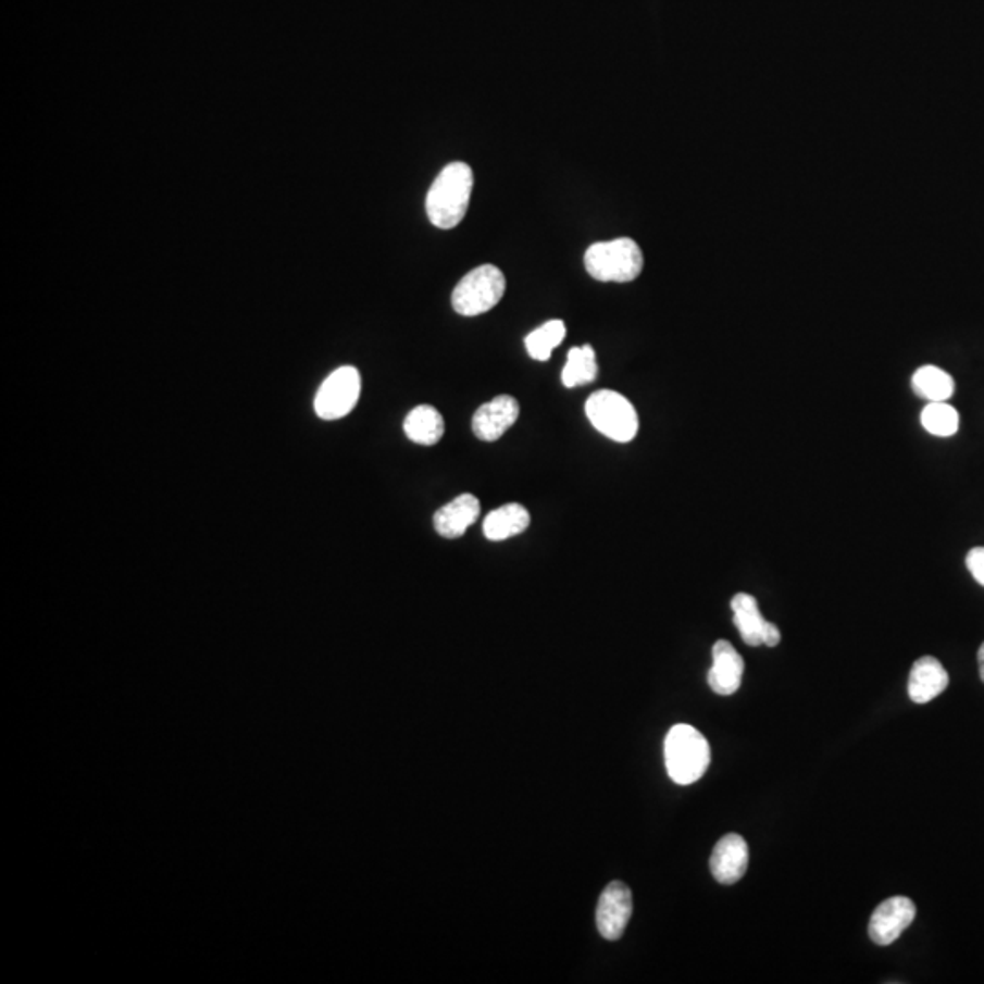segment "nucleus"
Here are the masks:
<instances>
[{"label": "nucleus", "mask_w": 984, "mask_h": 984, "mask_svg": "<svg viewBox=\"0 0 984 984\" xmlns=\"http://www.w3.org/2000/svg\"><path fill=\"white\" fill-rule=\"evenodd\" d=\"M474 175L465 163H450L439 172L427 194V217L436 228L450 231L468 214Z\"/></svg>", "instance_id": "nucleus-1"}, {"label": "nucleus", "mask_w": 984, "mask_h": 984, "mask_svg": "<svg viewBox=\"0 0 984 984\" xmlns=\"http://www.w3.org/2000/svg\"><path fill=\"white\" fill-rule=\"evenodd\" d=\"M665 770L678 786L702 779L711 762V748L702 733L689 724L671 727L664 743Z\"/></svg>", "instance_id": "nucleus-2"}, {"label": "nucleus", "mask_w": 984, "mask_h": 984, "mask_svg": "<svg viewBox=\"0 0 984 984\" xmlns=\"http://www.w3.org/2000/svg\"><path fill=\"white\" fill-rule=\"evenodd\" d=\"M584 263L587 274L597 282L630 283L642 274L644 253L630 237H619L614 241L590 245Z\"/></svg>", "instance_id": "nucleus-3"}, {"label": "nucleus", "mask_w": 984, "mask_h": 984, "mask_svg": "<svg viewBox=\"0 0 984 984\" xmlns=\"http://www.w3.org/2000/svg\"><path fill=\"white\" fill-rule=\"evenodd\" d=\"M585 414L598 433L619 444H630L638 434V414L631 401L614 390H597L585 401Z\"/></svg>", "instance_id": "nucleus-4"}, {"label": "nucleus", "mask_w": 984, "mask_h": 984, "mask_svg": "<svg viewBox=\"0 0 984 984\" xmlns=\"http://www.w3.org/2000/svg\"><path fill=\"white\" fill-rule=\"evenodd\" d=\"M506 288V276L498 266H478L456 285L452 292V309L468 317L485 314L500 303Z\"/></svg>", "instance_id": "nucleus-5"}, {"label": "nucleus", "mask_w": 984, "mask_h": 984, "mask_svg": "<svg viewBox=\"0 0 984 984\" xmlns=\"http://www.w3.org/2000/svg\"><path fill=\"white\" fill-rule=\"evenodd\" d=\"M361 376L354 366H341L321 383L315 394V414L321 420H339L349 414L360 400Z\"/></svg>", "instance_id": "nucleus-6"}, {"label": "nucleus", "mask_w": 984, "mask_h": 984, "mask_svg": "<svg viewBox=\"0 0 984 984\" xmlns=\"http://www.w3.org/2000/svg\"><path fill=\"white\" fill-rule=\"evenodd\" d=\"M917 908L913 900L902 895L892 897L884 900L883 905H879L877 910L873 911L868 926L870 939L879 946L894 945L899 939L913 919H916Z\"/></svg>", "instance_id": "nucleus-7"}, {"label": "nucleus", "mask_w": 984, "mask_h": 984, "mask_svg": "<svg viewBox=\"0 0 984 984\" xmlns=\"http://www.w3.org/2000/svg\"><path fill=\"white\" fill-rule=\"evenodd\" d=\"M633 913V895L627 884L614 881L603 889L597 908L598 932L603 939L616 941L624 935Z\"/></svg>", "instance_id": "nucleus-8"}, {"label": "nucleus", "mask_w": 984, "mask_h": 984, "mask_svg": "<svg viewBox=\"0 0 984 984\" xmlns=\"http://www.w3.org/2000/svg\"><path fill=\"white\" fill-rule=\"evenodd\" d=\"M733 622L748 646H779L781 631L762 616L757 598L738 593L732 600Z\"/></svg>", "instance_id": "nucleus-9"}, {"label": "nucleus", "mask_w": 984, "mask_h": 984, "mask_svg": "<svg viewBox=\"0 0 984 984\" xmlns=\"http://www.w3.org/2000/svg\"><path fill=\"white\" fill-rule=\"evenodd\" d=\"M749 849L746 838L727 833L720 838L711 854V873L720 884H735L748 872Z\"/></svg>", "instance_id": "nucleus-10"}, {"label": "nucleus", "mask_w": 984, "mask_h": 984, "mask_svg": "<svg viewBox=\"0 0 984 984\" xmlns=\"http://www.w3.org/2000/svg\"><path fill=\"white\" fill-rule=\"evenodd\" d=\"M520 403L512 396H496L474 412L473 433L482 441H496L516 423Z\"/></svg>", "instance_id": "nucleus-11"}, {"label": "nucleus", "mask_w": 984, "mask_h": 984, "mask_svg": "<svg viewBox=\"0 0 984 984\" xmlns=\"http://www.w3.org/2000/svg\"><path fill=\"white\" fill-rule=\"evenodd\" d=\"M744 660L727 640L713 646V665L708 673V684L717 695L730 697L743 684Z\"/></svg>", "instance_id": "nucleus-12"}, {"label": "nucleus", "mask_w": 984, "mask_h": 984, "mask_svg": "<svg viewBox=\"0 0 984 984\" xmlns=\"http://www.w3.org/2000/svg\"><path fill=\"white\" fill-rule=\"evenodd\" d=\"M479 516V500L474 495H460L439 507L434 514V530L444 538H460Z\"/></svg>", "instance_id": "nucleus-13"}, {"label": "nucleus", "mask_w": 984, "mask_h": 984, "mask_svg": "<svg viewBox=\"0 0 984 984\" xmlns=\"http://www.w3.org/2000/svg\"><path fill=\"white\" fill-rule=\"evenodd\" d=\"M950 684V676L945 665L935 657H923L911 665L910 681H908V695L916 703L932 702L946 692Z\"/></svg>", "instance_id": "nucleus-14"}, {"label": "nucleus", "mask_w": 984, "mask_h": 984, "mask_svg": "<svg viewBox=\"0 0 984 984\" xmlns=\"http://www.w3.org/2000/svg\"><path fill=\"white\" fill-rule=\"evenodd\" d=\"M531 525V514L520 503H507L485 518L484 535L487 540L501 541L522 535Z\"/></svg>", "instance_id": "nucleus-15"}, {"label": "nucleus", "mask_w": 984, "mask_h": 984, "mask_svg": "<svg viewBox=\"0 0 984 984\" xmlns=\"http://www.w3.org/2000/svg\"><path fill=\"white\" fill-rule=\"evenodd\" d=\"M403 431L414 444L431 447L444 438V418L433 406H418L407 414Z\"/></svg>", "instance_id": "nucleus-16"}, {"label": "nucleus", "mask_w": 984, "mask_h": 984, "mask_svg": "<svg viewBox=\"0 0 984 984\" xmlns=\"http://www.w3.org/2000/svg\"><path fill=\"white\" fill-rule=\"evenodd\" d=\"M911 387L919 398L932 403V401L950 400L956 390V382L948 372L943 371L939 366L924 365L913 372Z\"/></svg>", "instance_id": "nucleus-17"}, {"label": "nucleus", "mask_w": 984, "mask_h": 984, "mask_svg": "<svg viewBox=\"0 0 984 984\" xmlns=\"http://www.w3.org/2000/svg\"><path fill=\"white\" fill-rule=\"evenodd\" d=\"M598 363L595 349L590 345L569 350L568 363L563 366L562 383L568 388L584 387L597 379Z\"/></svg>", "instance_id": "nucleus-18"}, {"label": "nucleus", "mask_w": 984, "mask_h": 984, "mask_svg": "<svg viewBox=\"0 0 984 984\" xmlns=\"http://www.w3.org/2000/svg\"><path fill=\"white\" fill-rule=\"evenodd\" d=\"M565 334L568 328L563 321H547L546 325L536 328L525 338V349L533 360L547 361L551 358L552 350L565 339Z\"/></svg>", "instance_id": "nucleus-19"}, {"label": "nucleus", "mask_w": 984, "mask_h": 984, "mask_svg": "<svg viewBox=\"0 0 984 984\" xmlns=\"http://www.w3.org/2000/svg\"><path fill=\"white\" fill-rule=\"evenodd\" d=\"M923 427L939 438H950L959 431V412L948 406V401H932L921 412Z\"/></svg>", "instance_id": "nucleus-20"}, {"label": "nucleus", "mask_w": 984, "mask_h": 984, "mask_svg": "<svg viewBox=\"0 0 984 984\" xmlns=\"http://www.w3.org/2000/svg\"><path fill=\"white\" fill-rule=\"evenodd\" d=\"M967 568L973 578L984 587V547H973L972 551L968 552Z\"/></svg>", "instance_id": "nucleus-21"}, {"label": "nucleus", "mask_w": 984, "mask_h": 984, "mask_svg": "<svg viewBox=\"0 0 984 984\" xmlns=\"http://www.w3.org/2000/svg\"><path fill=\"white\" fill-rule=\"evenodd\" d=\"M977 662H979V675H981V681L984 682V642H983V646L979 647Z\"/></svg>", "instance_id": "nucleus-22"}]
</instances>
